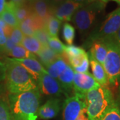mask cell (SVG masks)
<instances>
[{
    "label": "cell",
    "instance_id": "cell-38",
    "mask_svg": "<svg viewBox=\"0 0 120 120\" xmlns=\"http://www.w3.org/2000/svg\"><path fill=\"white\" fill-rule=\"evenodd\" d=\"M5 4H6L5 0H0V17L4 11Z\"/></svg>",
    "mask_w": 120,
    "mask_h": 120
},
{
    "label": "cell",
    "instance_id": "cell-8",
    "mask_svg": "<svg viewBox=\"0 0 120 120\" xmlns=\"http://www.w3.org/2000/svg\"><path fill=\"white\" fill-rule=\"evenodd\" d=\"M63 107L64 120H76L79 113L86 107V104L84 99L74 95L67 98Z\"/></svg>",
    "mask_w": 120,
    "mask_h": 120
},
{
    "label": "cell",
    "instance_id": "cell-28",
    "mask_svg": "<svg viewBox=\"0 0 120 120\" xmlns=\"http://www.w3.org/2000/svg\"><path fill=\"white\" fill-rule=\"evenodd\" d=\"M48 46L58 55H62L64 52L65 45L58 38H50L48 41Z\"/></svg>",
    "mask_w": 120,
    "mask_h": 120
},
{
    "label": "cell",
    "instance_id": "cell-35",
    "mask_svg": "<svg viewBox=\"0 0 120 120\" xmlns=\"http://www.w3.org/2000/svg\"><path fill=\"white\" fill-rule=\"evenodd\" d=\"M76 120H89L88 116H87V114L86 107L84 108L82 111V112L79 113V115L78 116Z\"/></svg>",
    "mask_w": 120,
    "mask_h": 120
},
{
    "label": "cell",
    "instance_id": "cell-36",
    "mask_svg": "<svg viewBox=\"0 0 120 120\" xmlns=\"http://www.w3.org/2000/svg\"><path fill=\"white\" fill-rule=\"evenodd\" d=\"M113 39V41L115 42L116 45L117 46L118 49L120 51V27L119 28V30H117V33L116 34Z\"/></svg>",
    "mask_w": 120,
    "mask_h": 120
},
{
    "label": "cell",
    "instance_id": "cell-27",
    "mask_svg": "<svg viewBox=\"0 0 120 120\" xmlns=\"http://www.w3.org/2000/svg\"><path fill=\"white\" fill-rule=\"evenodd\" d=\"M101 120H120V109L116 101L107 109Z\"/></svg>",
    "mask_w": 120,
    "mask_h": 120
},
{
    "label": "cell",
    "instance_id": "cell-34",
    "mask_svg": "<svg viewBox=\"0 0 120 120\" xmlns=\"http://www.w3.org/2000/svg\"><path fill=\"white\" fill-rule=\"evenodd\" d=\"M7 41V36L5 34L4 30L0 27V49L1 50L3 47L4 46L5 43Z\"/></svg>",
    "mask_w": 120,
    "mask_h": 120
},
{
    "label": "cell",
    "instance_id": "cell-13",
    "mask_svg": "<svg viewBox=\"0 0 120 120\" xmlns=\"http://www.w3.org/2000/svg\"><path fill=\"white\" fill-rule=\"evenodd\" d=\"M60 109V100L51 98L39 107L38 116L42 120H50L57 116Z\"/></svg>",
    "mask_w": 120,
    "mask_h": 120
},
{
    "label": "cell",
    "instance_id": "cell-44",
    "mask_svg": "<svg viewBox=\"0 0 120 120\" xmlns=\"http://www.w3.org/2000/svg\"><path fill=\"white\" fill-rule=\"evenodd\" d=\"M112 1H116V2H117L118 4L120 5V0H112Z\"/></svg>",
    "mask_w": 120,
    "mask_h": 120
},
{
    "label": "cell",
    "instance_id": "cell-31",
    "mask_svg": "<svg viewBox=\"0 0 120 120\" xmlns=\"http://www.w3.org/2000/svg\"><path fill=\"white\" fill-rule=\"evenodd\" d=\"M9 38L15 45H21L24 35L23 34L19 27H15L12 29Z\"/></svg>",
    "mask_w": 120,
    "mask_h": 120
},
{
    "label": "cell",
    "instance_id": "cell-18",
    "mask_svg": "<svg viewBox=\"0 0 120 120\" xmlns=\"http://www.w3.org/2000/svg\"><path fill=\"white\" fill-rule=\"evenodd\" d=\"M68 65V64L67 63L66 60L61 55L53 62L49 65L45 69L50 76L57 79L59 75L66 68Z\"/></svg>",
    "mask_w": 120,
    "mask_h": 120
},
{
    "label": "cell",
    "instance_id": "cell-4",
    "mask_svg": "<svg viewBox=\"0 0 120 120\" xmlns=\"http://www.w3.org/2000/svg\"><path fill=\"white\" fill-rule=\"evenodd\" d=\"M105 6V3L94 0L83 4L75 11L71 21L81 34H86L92 30Z\"/></svg>",
    "mask_w": 120,
    "mask_h": 120
},
{
    "label": "cell",
    "instance_id": "cell-40",
    "mask_svg": "<svg viewBox=\"0 0 120 120\" xmlns=\"http://www.w3.org/2000/svg\"><path fill=\"white\" fill-rule=\"evenodd\" d=\"M116 103H117V105H118V107L120 109V85L119 86V91H118V95H117V100L115 101Z\"/></svg>",
    "mask_w": 120,
    "mask_h": 120
},
{
    "label": "cell",
    "instance_id": "cell-7",
    "mask_svg": "<svg viewBox=\"0 0 120 120\" xmlns=\"http://www.w3.org/2000/svg\"><path fill=\"white\" fill-rule=\"evenodd\" d=\"M99 86L100 85L90 72L84 73L74 72L73 90L75 95L85 99V95L89 91Z\"/></svg>",
    "mask_w": 120,
    "mask_h": 120
},
{
    "label": "cell",
    "instance_id": "cell-9",
    "mask_svg": "<svg viewBox=\"0 0 120 120\" xmlns=\"http://www.w3.org/2000/svg\"><path fill=\"white\" fill-rule=\"evenodd\" d=\"M40 93L50 96H61L65 94L59 81L50 76L48 73L43 74L38 80Z\"/></svg>",
    "mask_w": 120,
    "mask_h": 120
},
{
    "label": "cell",
    "instance_id": "cell-15",
    "mask_svg": "<svg viewBox=\"0 0 120 120\" xmlns=\"http://www.w3.org/2000/svg\"><path fill=\"white\" fill-rule=\"evenodd\" d=\"M89 60H90V65L92 71V76L100 86L108 88V86L109 85L107 79V75L103 65L90 56H89Z\"/></svg>",
    "mask_w": 120,
    "mask_h": 120
},
{
    "label": "cell",
    "instance_id": "cell-16",
    "mask_svg": "<svg viewBox=\"0 0 120 120\" xmlns=\"http://www.w3.org/2000/svg\"><path fill=\"white\" fill-rule=\"evenodd\" d=\"M90 46L88 56L103 65L107 52L105 42L103 41H95L90 44Z\"/></svg>",
    "mask_w": 120,
    "mask_h": 120
},
{
    "label": "cell",
    "instance_id": "cell-30",
    "mask_svg": "<svg viewBox=\"0 0 120 120\" xmlns=\"http://www.w3.org/2000/svg\"><path fill=\"white\" fill-rule=\"evenodd\" d=\"M34 36L38 40L43 46L48 45V41L51 38L44 27L35 31Z\"/></svg>",
    "mask_w": 120,
    "mask_h": 120
},
{
    "label": "cell",
    "instance_id": "cell-14",
    "mask_svg": "<svg viewBox=\"0 0 120 120\" xmlns=\"http://www.w3.org/2000/svg\"><path fill=\"white\" fill-rule=\"evenodd\" d=\"M45 23L41 19L31 13L28 17L19 23V29L25 36H34L35 31L44 27Z\"/></svg>",
    "mask_w": 120,
    "mask_h": 120
},
{
    "label": "cell",
    "instance_id": "cell-20",
    "mask_svg": "<svg viewBox=\"0 0 120 120\" xmlns=\"http://www.w3.org/2000/svg\"><path fill=\"white\" fill-rule=\"evenodd\" d=\"M9 2L19 23L23 21H24L31 13L28 2L23 4H15L11 1H9Z\"/></svg>",
    "mask_w": 120,
    "mask_h": 120
},
{
    "label": "cell",
    "instance_id": "cell-24",
    "mask_svg": "<svg viewBox=\"0 0 120 120\" xmlns=\"http://www.w3.org/2000/svg\"><path fill=\"white\" fill-rule=\"evenodd\" d=\"M8 55L15 59H27V58L37 59V57L35 55L28 52L22 45H16L11 52H9Z\"/></svg>",
    "mask_w": 120,
    "mask_h": 120
},
{
    "label": "cell",
    "instance_id": "cell-25",
    "mask_svg": "<svg viewBox=\"0 0 120 120\" xmlns=\"http://www.w3.org/2000/svg\"><path fill=\"white\" fill-rule=\"evenodd\" d=\"M87 52L83 48L75 46L73 45H67V46L65 45L64 52L61 56L64 57L65 60H67L70 58H75V57L83 56Z\"/></svg>",
    "mask_w": 120,
    "mask_h": 120
},
{
    "label": "cell",
    "instance_id": "cell-17",
    "mask_svg": "<svg viewBox=\"0 0 120 120\" xmlns=\"http://www.w3.org/2000/svg\"><path fill=\"white\" fill-rule=\"evenodd\" d=\"M73 76L74 71L68 64L57 78V80L60 82V85L66 95L73 90Z\"/></svg>",
    "mask_w": 120,
    "mask_h": 120
},
{
    "label": "cell",
    "instance_id": "cell-6",
    "mask_svg": "<svg viewBox=\"0 0 120 120\" xmlns=\"http://www.w3.org/2000/svg\"><path fill=\"white\" fill-rule=\"evenodd\" d=\"M107 46V55L103 68L107 75L109 85L117 87L120 85V51L113 39L103 41Z\"/></svg>",
    "mask_w": 120,
    "mask_h": 120
},
{
    "label": "cell",
    "instance_id": "cell-43",
    "mask_svg": "<svg viewBox=\"0 0 120 120\" xmlns=\"http://www.w3.org/2000/svg\"><path fill=\"white\" fill-rule=\"evenodd\" d=\"M99 1H102V2H103V3L106 4V3L108 2V1H109V0H99Z\"/></svg>",
    "mask_w": 120,
    "mask_h": 120
},
{
    "label": "cell",
    "instance_id": "cell-42",
    "mask_svg": "<svg viewBox=\"0 0 120 120\" xmlns=\"http://www.w3.org/2000/svg\"><path fill=\"white\" fill-rule=\"evenodd\" d=\"M49 1V0H27L28 2H34V1Z\"/></svg>",
    "mask_w": 120,
    "mask_h": 120
},
{
    "label": "cell",
    "instance_id": "cell-11",
    "mask_svg": "<svg viewBox=\"0 0 120 120\" xmlns=\"http://www.w3.org/2000/svg\"><path fill=\"white\" fill-rule=\"evenodd\" d=\"M11 60L19 63L26 69L29 73L34 77L38 82V79L43 74H47V71L44 68L41 64L37 59L34 58H27V59H15Z\"/></svg>",
    "mask_w": 120,
    "mask_h": 120
},
{
    "label": "cell",
    "instance_id": "cell-10",
    "mask_svg": "<svg viewBox=\"0 0 120 120\" xmlns=\"http://www.w3.org/2000/svg\"><path fill=\"white\" fill-rule=\"evenodd\" d=\"M82 4L72 0H65L62 4L53 8V15L61 22H70L74 13Z\"/></svg>",
    "mask_w": 120,
    "mask_h": 120
},
{
    "label": "cell",
    "instance_id": "cell-2",
    "mask_svg": "<svg viewBox=\"0 0 120 120\" xmlns=\"http://www.w3.org/2000/svg\"><path fill=\"white\" fill-rule=\"evenodd\" d=\"M6 87L11 94L25 92L38 88L37 81L22 65L7 57L5 59Z\"/></svg>",
    "mask_w": 120,
    "mask_h": 120
},
{
    "label": "cell",
    "instance_id": "cell-22",
    "mask_svg": "<svg viewBox=\"0 0 120 120\" xmlns=\"http://www.w3.org/2000/svg\"><path fill=\"white\" fill-rule=\"evenodd\" d=\"M1 18L11 28L19 27V23L15 17L9 2H6L4 11L1 15Z\"/></svg>",
    "mask_w": 120,
    "mask_h": 120
},
{
    "label": "cell",
    "instance_id": "cell-3",
    "mask_svg": "<svg viewBox=\"0 0 120 120\" xmlns=\"http://www.w3.org/2000/svg\"><path fill=\"white\" fill-rule=\"evenodd\" d=\"M84 100L89 120H101L107 109L115 103L112 91L101 86L89 91Z\"/></svg>",
    "mask_w": 120,
    "mask_h": 120
},
{
    "label": "cell",
    "instance_id": "cell-41",
    "mask_svg": "<svg viewBox=\"0 0 120 120\" xmlns=\"http://www.w3.org/2000/svg\"><path fill=\"white\" fill-rule=\"evenodd\" d=\"M75 2H77L79 4H84V3H87L89 1H94V0H72Z\"/></svg>",
    "mask_w": 120,
    "mask_h": 120
},
{
    "label": "cell",
    "instance_id": "cell-5",
    "mask_svg": "<svg viewBox=\"0 0 120 120\" xmlns=\"http://www.w3.org/2000/svg\"><path fill=\"white\" fill-rule=\"evenodd\" d=\"M120 27V7L107 15L99 27L90 34L84 45L90 46L95 41H105L113 39Z\"/></svg>",
    "mask_w": 120,
    "mask_h": 120
},
{
    "label": "cell",
    "instance_id": "cell-29",
    "mask_svg": "<svg viewBox=\"0 0 120 120\" xmlns=\"http://www.w3.org/2000/svg\"><path fill=\"white\" fill-rule=\"evenodd\" d=\"M0 120H13L8 102L4 98H0Z\"/></svg>",
    "mask_w": 120,
    "mask_h": 120
},
{
    "label": "cell",
    "instance_id": "cell-12",
    "mask_svg": "<svg viewBox=\"0 0 120 120\" xmlns=\"http://www.w3.org/2000/svg\"><path fill=\"white\" fill-rule=\"evenodd\" d=\"M28 4L31 13L41 19L44 23H45L47 19L50 16L53 15V8L49 1H39L34 2H28Z\"/></svg>",
    "mask_w": 120,
    "mask_h": 120
},
{
    "label": "cell",
    "instance_id": "cell-23",
    "mask_svg": "<svg viewBox=\"0 0 120 120\" xmlns=\"http://www.w3.org/2000/svg\"><path fill=\"white\" fill-rule=\"evenodd\" d=\"M61 23V22L54 15H52L47 19L44 24V27L51 38H58Z\"/></svg>",
    "mask_w": 120,
    "mask_h": 120
},
{
    "label": "cell",
    "instance_id": "cell-19",
    "mask_svg": "<svg viewBox=\"0 0 120 120\" xmlns=\"http://www.w3.org/2000/svg\"><path fill=\"white\" fill-rule=\"evenodd\" d=\"M37 55L39 60V61L45 68H47L60 56V55L57 54L52 49H50L48 45L43 46L41 51Z\"/></svg>",
    "mask_w": 120,
    "mask_h": 120
},
{
    "label": "cell",
    "instance_id": "cell-32",
    "mask_svg": "<svg viewBox=\"0 0 120 120\" xmlns=\"http://www.w3.org/2000/svg\"><path fill=\"white\" fill-rule=\"evenodd\" d=\"M15 45H16L12 41V40L11 39V38H10L9 37H8V38H7L6 43H5L4 46L3 47L1 51H3V52H5L6 54H8L9 52H11V51L13 49V48L15 47Z\"/></svg>",
    "mask_w": 120,
    "mask_h": 120
},
{
    "label": "cell",
    "instance_id": "cell-1",
    "mask_svg": "<svg viewBox=\"0 0 120 120\" xmlns=\"http://www.w3.org/2000/svg\"><path fill=\"white\" fill-rule=\"evenodd\" d=\"M41 94L38 89L8 95V105L13 120H37Z\"/></svg>",
    "mask_w": 120,
    "mask_h": 120
},
{
    "label": "cell",
    "instance_id": "cell-26",
    "mask_svg": "<svg viewBox=\"0 0 120 120\" xmlns=\"http://www.w3.org/2000/svg\"><path fill=\"white\" fill-rule=\"evenodd\" d=\"M75 36V30L73 26L65 22L63 26V38L69 45H72Z\"/></svg>",
    "mask_w": 120,
    "mask_h": 120
},
{
    "label": "cell",
    "instance_id": "cell-21",
    "mask_svg": "<svg viewBox=\"0 0 120 120\" xmlns=\"http://www.w3.org/2000/svg\"><path fill=\"white\" fill-rule=\"evenodd\" d=\"M23 47L26 48L28 52L37 55L42 49L43 45L34 36H25L21 43Z\"/></svg>",
    "mask_w": 120,
    "mask_h": 120
},
{
    "label": "cell",
    "instance_id": "cell-37",
    "mask_svg": "<svg viewBox=\"0 0 120 120\" xmlns=\"http://www.w3.org/2000/svg\"><path fill=\"white\" fill-rule=\"evenodd\" d=\"M65 0H49V2L52 5L53 8H56L57 5H59L63 2H64Z\"/></svg>",
    "mask_w": 120,
    "mask_h": 120
},
{
    "label": "cell",
    "instance_id": "cell-39",
    "mask_svg": "<svg viewBox=\"0 0 120 120\" xmlns=\"http://www.w3.org/2000/svg\"><path fill=\"white\" fill-rule=\"evenodd\" d=\"M10 1L13 2L15 4H23L28 2L27 0H10Z\"/></svg>",
    "mask_w": 120,
    "mask_h": 120
},
{
    "label": "cell",
    "instance_id": "cell-33",
    "mask_svg": "<svg viewBox=\"0 0 120 120\" xmlns=\"http://www.w3.org/2000/svg\"><path fill=\"white\" fill-rule=\"evenodd\" d=\"M5 73L6 68L5 64L0 61V82H3L5 79Z\"/></svg>",
    "mask_w": 120,
    "mask_h": 120
}]
</instances>
